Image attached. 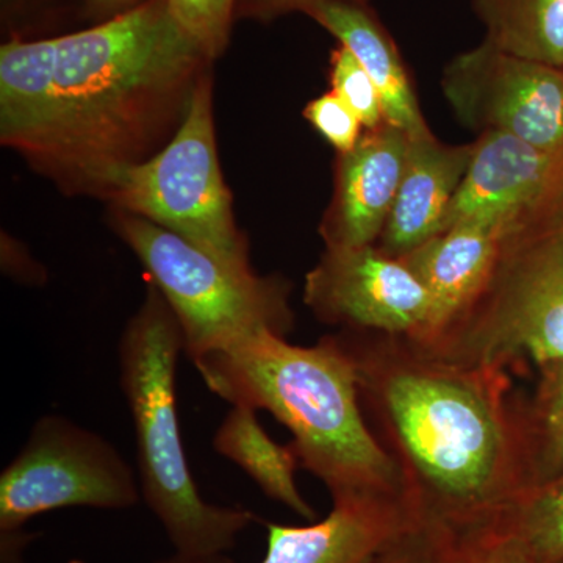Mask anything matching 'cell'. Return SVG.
Returning <instances> with one entry per match:
<instances>
[{"label":"cell","mask_w":563,"mask_h":563,"mask_svg":"<svg viewBox=\"0 0 563 563\" xmlns=\"http://www.w3.org/2000/svg\"><path fill=\"white\" fill-rule=\"evenodd\" d=\"M369 428L398 465L421 523L479 536L529 490L512 374L465 365L409 336L339 331Z\"/></svg>","instance_id":"obj_1"},{"label":"cell","mask_w":563,"mask_h":563,"mask_svg":"<svg viewBox=\"0 0 563 563\" xmlns=\"http://www.w3.org/2000/svg\"><path fill=\"white\" fill-rule=\"evenodd\" d=\"M55 43L51 121L31 162L69 190L106 196L169 125L184 121L211 58L168 0H144Z\"/></svg>","instance_id":"obj_2"},{"label":"cell","mask_w":563,"mask_h":563,"mask_svg":"<svg viewBox=\"0 0 563 563\" xmlns=\"http://www.w3.org/2000/svg\"><path fill=\"white\" fill-rule=\"evenodd\" d=\"M211 393L266 410L291 433L292 454L332 501L402 499L398 465L374 435L354 366L332 333L313 346L263 331L192 363Z\"/></svg>","instance_id":"obj_3"},{"label":"cell","mask_w":563,"mask_h":563,"mask_svg":"<svg viewBox=\"0 0 563 563\" xmlns=\"http://www.w3.org/2000/svg\"><path fill=\"white\" fill-rule=\"evenodd\" d=\"M184 335L154 284L118 343L121 391L135 432L141 501L157 518L174 553L228 554L255 521L254 512L202 498L188 465L176 406Z\"/></svg>","instance_id":"obj_4"},{"label":"cell","mask_w":563,"mask_h":563,"mask_svg":"<svg viewBox=\"0 0 563 563\" xmlns=\"http://www.w3.org/2000/svg\"><path fill=\"white\" fill-rule=\"evenodd\" d=\"M424 346L510 374L563 363V210L504 239L476 301Z\"/></svg>","instance_id":"obj_5"},{"label":"cell","mask_w":563,"mask_h":563,"mask_svg":"<svg viewBox=\"0 0 563 563\" xmlns=\"http://www.w3.org/2000/svg\"><path fill=\"white\" fill-rule=\"evenodd\" d=\"M114 225L172 307L191 363L263 331L290 335V285L211 257L161 225L121 211Z\"/></svg>","instance_id":"obj_6"},{"label":"cell","mask_w":563,"mask_h":563,"mask_svg":"<svg viewBox=\"0 0 563 563\" xmlns=\"http://www.w3.org/2000/svg\"><path fill=\"white\" fill-rule=\"evenodd\" d=\"M106 196L121 211L155 222L225 265L252 269L218 163L209 74L196 85L173 140L125 168Z\"/></svg>","instance_id":"obj_7"},{"label":"cell","mask_w":563,"mask_h":563,"mask_svg":"<svg viewBox=\"0 0 563 563\" xmlns=\"http://www.w3.org/2000/svg\"><path fill=\"white\" fill-rule=\"evenodd\" d=\"M140 481L110 440L60 413L33 422L24 446L0 473V563H25V526L68 507L128 510Z\"/></svg>","instance_id":"obj_8"},{"label":"cell","mask_w":563,"mask_h":563,"mask_svg":"<svg viewBox=\"0 0 563 563\" xmlns=\"http://www.w3.org/2000/svg\"><path fill=\"white\" fill-rule=\"evenodd\" d=\"M443 91L463 124L503 132L563 158V69L483 41L444 69Z\"/></svg>","instance_id":"obj_9"},{"label":"cell","mask_w":563,"mask_h":563,"mask_svg":"<svg viewBox=\"0 0 563 563\" xmlns=\"http://www.w3.org/2000/svg\"><path fill=\"white\" fill-rule=\"evenodd\" d=\"M303 302L340 331L385 333L422 342L432 331L431 292L401 261L376 244L325 247L306 276Z\"/></svg>","instance_id":"obj_10"},{"label":"cell","mask_w":563,"mask_h":563,"mask_svg":"<svg viewBox=\"0 0 563 563\" xmlns=\"http://www.w3.org/2000/svg\"><path fill=\"white\" fill-rule=\"evenodd\" d=\"M563 210V158L517 136L484 132L446 211L443 232L474 225L507 239Z\"/></svg>","instance_id":"obj_11"},{"label":"cell","mask_w":563,"mask_h":563,"mask_svg":"<svg viewBox=\"0 0 563 563\" xmlns=\"http://www.w3.org/2000/svg\"><path fill=\"white\" fill-rule=\"evenodd\" d=\"M410 139L384 122L340 154L335 195L321 224L325 247L376 244L388 220L409 154Z\"/></svg>","instance_id":"obj_12"},{"label":"cell","mask_w":563,"mask_h":563,"mask_svg":"<svg viewBox=\"0 0 563 563\" xmlns=\"http://www.w3.org/2000/svg\"><path fill=\"white\" fill-rule=\"evenodd\" d=\"M415 521L402 499H340L332 501L331 512L318 523L262 521L266 553L261 563H372Z\"/></svg>","instance_id":"obj_13"},{"label":"cell","mask_w":563,"mask_h":563,"mask_svg":"<svg viewBox=\"0 0 563 563\" xmlns=\"http://www.w3.org/2000/svg\"><path fill=\"white\" fill-rule=\"evenodd\" d=\"M470 146H444L435 136L410 140L401 185L376 246L401 258L440 235L446 211L461 187Z\"/></svg>","instance_id":"obj_14"},{"label":"cell","mask_w":563,"mask_h":563,"mask_svg":"<svg viewBox=\"0 0 563 563\" xmlns=\"http://www.w3.org/2000/svg\"><path fill=\"white\" fill-rule=\"evenodd\" d=\"M303 13L335 36L372 77L383 101L387 124L399 129L410 140L432 136L398 46L368 2L320 0L307 7Z\"/></svg>","instance_id":"obj_15"},{"label":"cell","mask_w":563,"mask_h":563,"mask_svg":"<svg viewBox=\"0 0 563 563\" xmlns=\"http://www.w3.org/2000/svg\"><path fill=\"white\" fill-rule=\"evenodd\" d=\"M501 242L484 229L457 225L401 257L433 301L432 331L418 343L433 342L476 301L490 277Z\"/></svg>","instance_id":"obj_16"},{"label":"cell","mask_w":563,"mask_h":563,"mask_svg":"<svg viewBox=\"0 0 563 563\" xmlns=\"http://www.w3.org/2000/svg\"><path fill=\"white\" fill-rule=\"evenodd\" d=\"M57 43L14 40L0 49V136L32 161L51 121Z\"/></svg>","instance_id":"obj_17"},{"label":"cell","mask_w":563,"mask_h":563,"mask_svg":"<svg viewBox=\"0 0 563 563\" xmlns=\"http://www.w3.org/2000/svg\"><path fill=\"white\" fill-rule=\"evenodd\" d=\"M257 412L252 407L232 406L214 432V451L246 473L266 498L314 521L317 512L296 483L298 459L288 444L274 442Z\"/></svg>","instance_id":"obj_18"},{"label":"cell","mask_w":563,"mask_h":563,"mask_svg":"<svg viewBox=\"0 0 563 563\" xmlns=\"http://www.w3.org/2000/svg\"><path fill=\"white\" fill-rule=\"evenodd\" d=\"M485 41L504 52L563 69V0H473Z\"/></svg>","instance_id":"obj_19"},{"label":"cell","mask_w":563,"mask_h":563,"mask_svg":"<svg viewBox=\"0 0 563 563\" xmlns=\"http://www.w3.org/2000/svg\"><path fill=\"white\" fill-rule=\"evenodd\" d=\"M474 539L501 543L528 563L563 562V474L526 492Z\"/></svg>","instance_id":"obj_20"},{"label":"cell","mask_w":563,"mask_h":563,"mask_svg":"<svg viewBox=\"0 0 563 563\" xmlns=\"http://www.w3.org/2000/svg\"><path fill=\"white\" fill-rule=\"evenodd\" d=\"M529 490L563 474V363L539 369L531 396L518 393Z\"/></svg>","instance_id":"obj_21"},{"label":"cell","mask_w":563,"mask_h":563,"mask_svg":"<svg viewBox=\"0 0 563 563\" xmlns=\"http://www.w3.org/2000/svg\"><path fill=\"white\" fill-rule=\"evenodd\" d=\"M331 84L332 91L357 114L366 131L384 124L383 101L376 85L342 44L331 55Z\"/></svg>","instance_id":"obj_22"},{"label":"cell","mask_w":563,"mask_h":563,"mask_svg":"<svg viewBox=\"0 0 563 563\" xmlns=\"http://www.w3.org/2000/svg\"><path fill=\"white\" fill-rule=\"evenodd\" d=\"M173 16L214 60L228 46L236 0H168Z\"/></svg>","instance_id":"obj_23"},{"label":"cell","mask_w":563,"mask_h":563,"mask_svg":"<svg viewBox=\"0 0 563 563\" xmlns=\"http://www.w3.org/2000/svg\"><path fill=\"white\" fill-rule=\"evenodd\" d=\"M372 563H455V543L440 529L415 521L398 533Z\"/></svg>","instance_id":"obj_24"},{"label":"cell","mask_w":563,"mask_h":563,"mask_svg":"<svg viewBox=\"0 0 563 563\" xmlns=\"http://www.w3.org/2000/svg\"><path fill=\"white\" fill-rule=\"evenodd\" d=\"M303 117L340 154L354 150L363 136L362 121L333 91L310 102L303 110Z\"/></svg>","instance_id":"obj_25"},{"label":"cell","mask_w":563,"mask_h":563,"mask_svg":"<svg viewBox=\"0 0 563 563\" xmlns=\"http://www.w3.org/2000/svg\"><path fill=\"white\" fill-rule=\"evenodd\" d=\"M455 563H528L510 548L492 540L455 543Z\"/></svg>","instance_id":"obj_26"},{"label":"cell","mask_w":563,"mask_h":563,"mask_svg":"<svg viewBox=\"0 0 563 563\" xmlns=\"http://www.w3.org/2000/svg\"><path fill=\"white\" fill-rule=\"evenodd\" d=\"M320 0H236L235 9L240 14L272 20L290 11H302ZM355 2H368V0H355Z\"/></svg>","instance_id":"obj_27"},{"label":"cell","mask_w":563,"mask_h":563,"mask_svg":"<svg viewBox=\"0 0 563 563\" xmlns=\"http://www.w3.org/2000/svg\"><path fill=\"white\" fill-rule=\"evenodd\" d=\"M155 563H233V561L228 554L211 555V558H190V555L174 553L169 558Z\"/></svg>","instance_id":"obj_28"},{"label":"cell","mask_w":563,"mask_h":563,"mask_svg":"<svg viewBox=\"0 0 563 563\" xmlns=\"http://www.w3.org/2000/svg\"><path fill=\"white\" fill-rule=\"evenodd\" d=\"M99 7L107 10H120V13L125 10H131L133 7L140 5L144 0H95Z\"/></svg>","instance_id":"obj_29"},{"label":"cell","mask_w":563,"mask_h":563,"mask_svg":"<svg viewBox=\"0 0 563 563\" xmlns=\"http://www.w3.org/2000/svg\"><path fill=\"white\" fill-rule=\"evenodd\" d=\"M66 563H87V562L81 561V559H70V561L66 562Z\"/></svg>","instance_id":"obj_30"},{"label":"cell","mask_w":563,"mask_h":563,"mask_svg":"<svg viewBox=\"0 0 563 563\" xmlns=\"http://www.w3.org/2000/svg\"><path fill=\"white\" fill-rule=\"evenodd\" d=\"M561 563H563V562H561Z\"/></svg>","instance_id":"obj_31"}]
</instances>
